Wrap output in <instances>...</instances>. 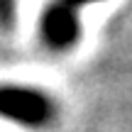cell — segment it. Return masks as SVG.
Instances as JSON below:
<instances>
[{"mask_svg":"<svg viewBox=\"0 0 132 132\" xmlns=\"http://www.w3.org/2000/svg\"><path fill=\"white\" fill-rule=\"evenodd\" d=\"M56 100L32 86H0V118L29 130H44L56 120Z\"/></svg>","mask_w":132,"mask_h":132,"instance_id":"obj_1","label":"cell"},{"mask_svg":"<svg viewBox=\"0 0 132 132\" xmlns=\"http://www.w3.org/2000/svg\"><path fill=\"white\" fill-rule=\"evenodd\" d=\"M93 3H103V0H54V3H49L39 17L42 44L54 54L73 49L81 37L78 10Z\"/></svg>","mask_w":132,"mask_h":132,"instance_id":"obj_2","label":"cell"}]
</instances>
